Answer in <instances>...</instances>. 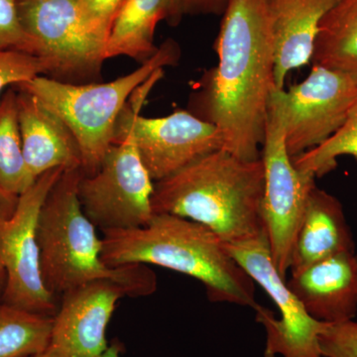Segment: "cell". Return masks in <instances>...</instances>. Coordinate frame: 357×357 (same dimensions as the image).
<instances>
[{
	"instance_id": "1",
	"label": "cell",
	"mask_w": 357,
	"mask_h": 357,
	"mask_svg": "<svg viewBox=\"0 0 357 357\" xmlns=\"http://www.w3.org/2000/svg\"><path fill=\"white\" fill-rule=\"evenodd\" d=\"M218 65L192 98V114L215 124L223 150L261 159L274 84V45L268 0H229L215 40Z\"/></svg>"
},
{
	"instance_id": "2",
	"label": "cell",
	"mask_w": 357,
	"mask_h": 357,
	"mask_svg": "<svg viewBox=\"0 0 357 357\" xmlns=\"http://www.w3.org/2000/svg\"><path fill=\"white\" fill-rule=\"evenodd\" d=\"M102 234V259L109 266L157 265L202 282L211 302L260 306L255 282L222 239L201 223L154 213L144 227Z\"/></svg>"
},
{
	"instance_id": "3",
	"label": "cell",
	"mask_w": 357,
	"mask_h": 357,
	"mask_svg": "<svg viewBox=\"0 0 357 357\" xmlns=\"http://www.w3.org/2000/svg\"><path fill=\"white\" fill-rule=\"evenodd\" d=\"M262 160L218 150L154 183L152 210L201 223L225 244L259 236L264 229Z\"/></svg>"
},
{
	"instance_id": "4",
	"label": "cell",
	"mask_w": 357,
	"mask_h": 357,
	"mask_svg": "<svg viewBox=\"0 0 357 357\" xmlns=\"http://www.w3.org/2000/svg\"><path fill=\"white\" fill-rule=\"evenodd\" d=\"M81 169L66 170L52 187L40 211L37 238L45 286L53 295L98 281L119 284L130 297L157 290L156 274L144 264L112 267L102 259V239L84 215L77 187Z\"/></svg>"
},
{
	"instance_id": "5",
	"label": "cell",
	"mask_w": 357,
	"mask_h": 357,
	"mask_svg": "<svg viewBox=\"0 0 357 357\" xmlns=\"http://www.w3.org/2000/svg\"><path fill=\"white\" fill-rule=\"evenodd\" d=\"M180 55L178 45L168 39L138 69L109 83L73 84L38 76L15 86L31 93L67 124L79 145L82 172L91 176L114 144L119 115L134 91L156 70L175 65Z\"/></svg>"
},
{
	"instance_id": "6",
	"label": "cell",
	"mask_w": 357,
	"mask_h": 357,
	"mask_svg": "<svg viewBox=\"0 0 357 357\" xmlns=\"http://www.w3.org/2000/svg\"><path fill=\"white\" fill-rule=\"evenodd\" d=\"M154 182L145 168L128 121L119 115L114 143L98 172L82 176L77 187L84 215L102 231L137 229L154 213Z\"/></svg>"
},
{
	"instance_id": "7",
	"label": "cell",
	"mask_w": 357,
	"mask_h": 357,
	"mask_svg": "<svg viewBox=\"0 0 357 357\" xmlns=\"http://www.w3.org/2000/svg\"><path fill=\"white\" fill-rule=\"evenodd\" d=\"M284 91L275 88L268 105L261 151L264 167L261 213L272 260L279 274L286 279L296 236L307 197L316 185V177L299 170L288 153L284 123Z\"/></svg>"
},
{
	"instance_id": "8",
	"label": "cell",
	"mask_w": 357,
	"mask_h": 357,
	"mask_svg": "<svg viewBox=\"0 0 357 357\" xmlns=\"http://www.w3.org/2000/svg\"><path fill=\"white\" fill-rule=\"evenodd\" d=\"M18 14L33 54L48 66L47 77L63 83H98L105 44L84 29L79 0H17Z\"/></svg>"
},
{
	"instance_id": "9",
	"label": "cell",
	"mask_w": 357,
	"mask_h": 357,
	"mask_svg": "<svg viewBox=\"0 0 357 357\" xmlns=\"http://www.w3.org/2000/svg\"><path fill=\"white\" fill-rule=\"evenodd\" d=\"M163 76L164 69L156 70L134 91L122 110L140 158L153 182L173 175L206 155L223 149L220 129L192 112L178 110L163 117L140 114L148 95Z\"/></svg>"
},
{
	"instance_id": "10",
	"label": "cell",
	"mask_w": 357,
	"mask_h": 357,
	"mask_svg": "<svg viewBox=\"0 0 357 357\" xmlns=\"http://www.w3.org/2000/svg\"><path fill=\"white\" fill-rule=\"evenodd\" d=\"M64 171L53 169L40 176L18 197L13 215L0 222V263L6 271L0 298L11 306L50 317L59 305L42 278L37 225L45 199Z\"/></svg>"
},
{
	"instance_id": "11",
	"label": "cell",
	"mask_w": 357,
	"mask_h": 357,
	"mask_svg": "<svg viewBox=\"0 0 357 357\" xmlns=\"http://www.w3.org/2000/svg\"><path fill=\"white\" fill-rule=\"evenodd\" d=\"M225 246L280 312V319H277L273 312L261 305L255 310L256 321L264 326L267 333L264 357H323L319 335L328 323L312 318L289 289L287 280L279 274L272 260L266 231L255 238Z\"/></svg>"
},
{
	"instance_id": "12",
	"label": "cell",
	"mask_w": 357,
	"mask_h": 357,
	"mask_svg": "<svg viewBox=\"0 0 357 357\" xmlns=\"http://www.w3.org/2000/svg\"><path fill=\"white\" fill-rule=\"evenodd\" d=\"M357 96V74L314 64L302 83L284 91L285 143L295 159L342 128Z\"/></svg>"
},
{
	"instance_id": "13",
	"label": "cell",
	"mask_w": 357,
	"mask_h": 357,
	"mask_svg": "<svg viewBox=\"0 0 357 357\" xmlns=\"http://www.w3.org/2000/svg\"><path fill=\"white\" fill-rule=\"evenodd\" d=\"M130 294L119 284L98 281L63 294L42 357H98L109 347L107 330L117 303Z\"/></svg>"
},
{
	"instance_id": "14",
	"label": "cell",
	"mask_w": 357,
	"mask_h": 357,
	"mask_svg": "<svg viewBox=\"0 0 357 357\" xmlns=\"http://www.w3.org/2000/svg\"><path fill=\"white\" fill-rule=\"evenodd\" d=\"M287 286L317 321H352L357 312L356 253L342 252L312 263L291 273Z\"/></svg>"
},
{
	"instance_id": "15",
	"label": "cell",
	"mask_w": 357,
	"mask_h": 357,
	"mask_svg": "<svg viewBox=\"0 0 357 357\" xmlns=\"http://www.w3.org/2000/svg\"><path fill=\"white\" fill-rule=\"evenodd\" d=\"M15 88L23 156L30 176L37 180L53 169H81L79 145L67 124L31 93Z\"/></svg>"
},
{
	"instance_id": "16",
	"label": "cell",
	"mask_w": 357,
	"mask_h": 357,
	"mask_svg": "<svg viewBox=\"0 0 357 357\" xmlns=\"http://www.w3.org/2000/svg\"><path fill=\"white\" fill-rule=\"evenodd\" d=\"M337 0H268L274 45L275 88L289 72L309 64L324 16Z\"/></svg>"
},
{
	"instance_id": "17",
	"label": "cell",
	"mask_w": 357,
	"mask_h": 357,
	"mask_svg": "<svg viewBox=\"0 0 357 357\" xmlns=\"http://www.w3.org/2000/svg\"><path fill=\"white\" fill-rule=\"evenodd\" d=\"M342 252H356L344 208L335 197L314 185L294 243L291 273Z\"/></svg>"
},
{
	"instance_id": "18",
	"label": "cell",
	"mask_w": 357,
	"mask_h": 357,
	"mask_svg": "<svg viewBox=\"0 0 357 357\" xmlns=\"http://www.w3.org/2000/svg\"><path fill=\"white\" fill-rule=\"evenodd\" d=\"M169 0H126L115 15L105 47V61L128 57L146 63L159 47L154 35L160 21L167 20Z\"/></svg>"
},
{
	"instance_id": "19",
	"label": "cell",
	"mask_w": 357,
	"mask_h": 357,
	"mask_svg": "<svg viewBox=\"0 0 357 357\" xmlns=\"http://www.w3.org/2000/svg\"><path fill=\"white\" fill-rule=\"evenodd\" d=\"M312 62L357 74V0H337L324 16Z\"/></svg>"
},
{
	"instance_id": "20",
	"label": "cell",
	"mask_w": 357,
	"mask_h": 357,
	"mask_svg": "<svg viewBox=\"0 0 357 357\" xmlns=\"http://www.w3.org/2000/svg\"><path fill=\"white\" fill-rule=\"evenodd\" d=\"M53 318L11 306L0 298V357L43 354L50 342Z\"/></svg>"
},
{
	"instance_id": "21",
	"label": "cell",
	"mask_w": 357,
	"mask_h": 357,
	"mask_svg": "<svg viewBox=\"0 0 357 357\" xmlns=\"http://www.w3.org/2000/svg\"><path fill=\"white\" fill-rule=\"evenodd\" d=\"M35 181L28 172L23 156L17 89L10 86L0 96V185L20 196Z\"/></svg>"
},
{
	"instance_id": "22",
	"label": "cell",
	"mask_w": 357,
	"mask_h": 357,
	"mask_svg": "<svg viewBox=\"0 0 357 357\" xmlns=\"http://www.w3.org/2000/svg\"><path fill=\"white\" fill-rule=\"evenodd\" d=\"M342 155L357 159V96L342 128L323 144L293 160L299 170L317 178L333 170L337 165V159Z\"/></svg>"
},
{
	"instance_id": "23",
	"label": "cell",
	"mask_w": 357,
	"mask_h": 357,
	"mask_svg": "<svg viewBox=\"0 0 357 357\" xmlns=\"http://www.w3.org/2000/svg\"><path fill=\"white\" fill-rule=\"evenodd\" d=\"M48 74L42 59L16 51L0 50V96L7 86H18Z\"/></svg>"
},
{
	"instance_id": "24",
	"label": "cell",
	"mask_w": 357,
	"mask_h": 357,
	"mask_svg": "<svg viewBox=\"0 0 357 357\" xmlns=\"http://www.w3.org/2000/svg\"><path fill=\"white\" fill-rule=\"evenodd\" d=\"M126 0H79V18L91 36L107 43L115 15Z\"/></svg>"
},
{
	"instance_id": "25",
	"label": "cell",
	"mask_w": 357,
	"mask_h": 357,
	"mask_svg": "<svg viewBox=\"0 0 357 357\" xmlns=\"http://www.w3.org/2000/svg\"><path fill=\"white\" fill-rule=\"evenodd\" d=\"M0 50L34 56L31 40L21 24L17 0H0Z\"/></svg>"
},
{
	"instance_id": "26",
	"label": "cell",
	"mask_w": 357,
	"mask_h": 357,
	"mask_svg": "<svg viewBox=\"0 0 357 357\" xmlns=\"http://www.w3.org/2000/svg\"><path fill=\"white\" fill-rule=\"evenodd\" d=\"M323 357H357V323L326 324L319 335Z\"/></svg>"
},
{
	"instance_id": "27",
	"label": "cell",
	"mask_w": 357,
	"mask_h": 357,
	"mask_svg": "<svg viewBox=\"0 0 357 357\" xmlns=\"http://www.w3.org/2000/svg\"><path fill=\"white\" fill-rule=\"evenodd\" d=\"M167 22L178 25L185 16L222 15L229 0H169Z\"/></svg>"
},
{
	"instance_id": "28",
	"label": "cell",
	"mask_w": 357,
	"mask_h": 357,
	"mask_svg": "<svg viewBox=\"0 0 357 357\" xmlns=\"http://www.w3.org/2000/svg\"><path fill=\"white\" fill-rule=\"evenodd\" d=\"M18 197L6 191L0 185V222L8 220L17 206Z\"/></svg>"
},
{
	"instance_id": "29",
	"label": "cell",
	"mask_w": 357,
	"mask_h": 357,
	"mask_svg": "<svg viewBox=\"0 0 357 357\" xmlns=\"http://www.w3.org/2000/svg\"><path fill=\"white\" fill-rule=\"evenodd\" d=\"M122 351H123V345L119 340H114L112 344H109L107 351L98 357H121Z\"/></svg>"
},
{
	"instance_id": "30",
	"label": "cell",
	"mask_w": 357,
	"mask_h": 357,
	"mask_svg": "<svg viewBox=\"0 0 357 357\" xmlns=\"http://www.w3.org/2000/svg\"><path fill=\"white\" fill-rule=\"evenodd\" d=\"M4 285H6V271H4L3 267L0 263V295L3 291Z\"/></svg>"
},
{
	"instance_id": "31",
	"label": "cell",
	"mask_w": 357,
	"mask_h": 357,
	"mask_svg": "<svg viewBox=\"0 0 357 357\" xmlns=\"http://www.w3.org/2000/svg\"><path fill=\"white\" fill-rule=\"evenodd\" d=\"M33 357H42V354H40V356H33Z\"/></svg>"
},
{
	"instance_id": "32",
	"label": "cell",
	"mask_w": 357,
	"mask_h": 357,
	"mask_svg": "<svg viewBox=\"0 0 357 357\" xmlns=\"http://www.w3.org/2000/svg\"><path fill=\"white\" fill-rule=\"evenodd\" d=\"M356 261H357V255H356Z\"/></svg>"
}]
</instances>
